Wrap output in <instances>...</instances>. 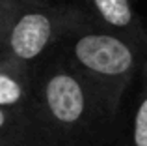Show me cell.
<instances>
[{
	"instance_id": "obj_1",
	"label": "cell",
	"mask_w": 147,
	"mask_h": 146,
	"mask_svg": "<svg viewBox=\"0 0 147 146\" xmlns=\"http://www.w3.org/2000/svg\"><path fill=\"white\" fill-rule=\"evenodd\" d=\"M26 111L32 146H93L112 126L95 92L56 53L34 68Z\"/></svg>"
},
{
	"instance_id": "obj_7",
	"label": "cell",
	"mask_w": 147,
	"mask_h": 146,
	"mask_svg": "<svg viewBox=\"0 0 147 146\" xmlns=\"http://www.w3.org/2000/svg\"><path fill=\"white\" fill-rule=\"evenodd\" d=\"M127 146H147V62L138 75V94L127 133Z\"/></svg>"
},
{
	"instance_id": "obj_2",
	"label": "cell",
	"mask_w": 147,
	"mask_h": 146,
	"mask_svg": "<svg viewBox=\"0 0 147 146\" xmlns=\"http://www.w3.org/2000/svg\"><path fill=\"white\" fill-rule=\"evenodd\" d=\"M95 92L114 124L125 94L138 79L147 58L134 45L95 26L76 4L54 51Z\"/></svg>"
},
{
	"instance_id": "obj_4",
	"label": "cell",
	"mask_w": 147,
	"mask_h": 146,
	"mask_svg": "<svg viewBox=\"0 0 147 146\" xmlns=\"http://www.w3.org/2000/svg\"><path fill=\"white\" fill-rule=\"evenodd\" d=\"M76 6L95 26L129 41L147 58V28L132 0H78Z\"/></svg>"
},
{
	"instance_id": "obj_6",
	"label": "cell",
	"mask_w": 147,
	"mask_h": 146,
	"mask_svg": "<svg viewBox=\"0 0 147 146\" xmlns=\"http://www.w3.org/2000/svg\"><path fill=\"white\" fill-rule=\"evenodd\" d=\"M0 146H32L26 109L0 107Z\"/></svg>"
},
{
	"instance_id": "obj_3",
	"label": "cell",
	"mask_w": 147,
	"mask_h": 146,
	"mask_svg": "<svg viewBox=\"0 0 147 146\" xmlns=\"http://www.w3.org/2000/svg\"><path fill=\"white\" fill-rule=\"evenodd\" d=\"M71 11L52 0H0V58L34 68L54 51Z\"/></svg>"
},
{
	"instance_id": "obj_5",
	"label": "cell",
	"mask_w": 147,
	"mask_h": 146,
	"mask_svg": "<svg viewBox=\"0 0 147 146\" xmlns=\"http://www.w3.org/2000/svg\"><path fill=\"white\" fill-rule=\"evenodd\" d=\"M34 68L0 58V107L26 109L32 94Z\"/></svg>"
}]
</instances>
